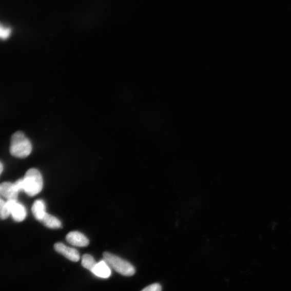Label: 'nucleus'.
<instances>
[{"mask_svg": "<svg viewBox=\"0 0 291 291\" xmlns=\"http://www.w3.org/2000/svg\"><path fill=\"white\" fill-rule=\"evenodd\" d=\"M32 148L29 139L23 132L17 131L11 138L9 150L13 157L26 158L31 153Z\"/></svg>", "mask_w": 291, "mask_h": 291, "instance_id": "nucleus-1", "label": "nucleus"}, {"mask_svg": "<svg viewBox=\"0 0 291 291\" xmlns=\"http://www.w3.org/2000/svg\"><path fill=\"white\" fill-rule=\"evenodd\" d=\"M24 179V191L30 197L37 195L42 190L43 178L41 172L36 168L29 169Z\"/></svg>", "mask_w": 291, "mask_h": 291, "instance_id": "nucleus-2", "label": "nucleus"}, {"mask_svg": "<svg viewBox=\"0 0 291 291\" xmlns=\"http://www.w3.org/2000/svg\"><path fill=\"white\" fill-rule=\"evenodd\" d=\"M103 258L104 260L111 268L123 276L130 277L133 276L135 273V267L130 263L120 257L105 252L103 254Z\"/></svg>", "mask_w": 291, "mask_h": 291, "instance_id": "nucleus-3", "label": "nucleus"}, {"mask_svg": "<svg viewBox=\"0 0 291 291\" xmlns=\"http://www.w3.org/2000/svg\"><path fill=\"white\" fill-rule=\"evenodd\" d=\"M10 214L13 220L17 222L24 221L27 217V210L23 204L17 201H7Z\"/></svg>", "mask_w": 291, "mask_h": 291, "instance_id": "nucleus-4", "label": "nucleus"}, {"mask_svg": "<svg viewBox=\"0 0 291 291\" xmlns=\"http://www.w3.org/2000/svg\"><path fill=\"white\" fill-rule=\"evenodd\" d=\"M55 250L59 254L68 259L69 260L77 262L80 260V255L76 250L69 247L62 243H56L54 245Z\"/></svg>", "mask_w": 291, "mask_h": 291, "instance_id": "nucleus-5", "label": "nucleus"}, {"mask_svg": "<svg viewBox=\"0 0 291 291\" xmlns=\"http://www.w3.org/2000/svg\"><path fill=\"white\" fill-rule=\"evenodd\" d=\"M18 193L13 183L5 182L0 184V196L7 201H17Z\"/></svg>", "mask_w": 291, "mask_h": 291, "instance_id": "nucleus-6", "label": "nucleus"}, {"mask_svg": "<svg viewBox=\"0 0 291 291\" xmlns=\"http://www.w3.org/2000/svg\"><path fill=\"white\" fill-rule=\"evenodd\" d=\"M67 241L74 246L85 247L89 244V240L84 235L79 231H71L66 236Z\"/></svg>", "mask_w": 291, "mask_h": 291, "instance_id": "nucleus-7", "label": "nucleus"}, {"mask_svg": "<svg viewBox=\"0 0 291 291\" xmlns=\"http://www.w3.org/2000/svg\"><path fill=\"white\" fill-rule=\"evenodd\" d=\"M92 274L101 278H109L111 276V268L103 260L97 263Z\"/></svg>", "mask_w": 291, "mask_h": 291, "instance_id": "nucleus-8", "label": "nucleus"}, {"mask_svg": "<svg viewBox=\"0 0 291 291\" xmlns=\"http://www.w3.org/2000/svg\"><path fill=\"white\" fill-rule=\"evenodd\" d=\"M46 206L44 201L38 200L34 202L32 207V212L35 218L41 221L46 214Z\"/></svg>", "mask_w": 291, "mask_h": 291, "instance_id": "nucleus-9", "label": "nucleus"}, {"mask_svg": "<svg viewBox=\"0 0 291 291\" xmlns=\"http://www.w3.org/2000/svg\"><path fill=\"white\" fill-rule=\"evenodd\" d=\"M40 222L50 229H59L62 227L61 222L56 217L48 213H46Z\"/></svg>", "mask_w": 291, "mask_h": 291, "instance_id": "nucleus-10", "label": "nucleus"}, {"mask_svg": "<svg viewBox=\"0 0 291 291\" xmlns=\"http://www.w3.org/2000/svg\"><path fill=\"white\" fill-rule=\"evenodd\" d=\"M96 264L94 258L91 255L85 254L83 256L82 258V266L92 273Z\"/></svg>", "mask_w": 291, "mask_h": 291, "instance_id": "nucleus-11", "label": "nucleus"}, {"mask_svg": "<svg viewBox=\"0 0 291 291\" xmlns=\"http://www.w3.org/2000/svg\"><path fill=\"white\" fill-rule=\"evenodd\" d=\"M13 33L12 28L0 23V40L6 41L9 39Z\"/></svg>", "mask_w": 291, "mask_h": 291, "instance_id": "nucleus-12", "label": "nucleus"}, {"mask_svg": "<svg viewBox=\"0 0 291 291\" xmlns=\"http://www.w3.org/2000/svg\"><path fill=\"white\" fill-rule=\"evenodd\" d=\"M10 215L7 202L0 198V219H7Z\"/></svg>", "mask_w": 291, "mask_h": 291, "instance_id": "nucleus-13", "label": "nucleus"}, {"mask_svg": "<svg viewBox=\"0 0 291 291\" xmlns=\"http://www.w3.org/2000/svg\"><path fill=\"white\" fill-rule=\"evenodd\" d=\"M141 291H162V287L158 283L150 285Z\"/></svg>", "mask_w": 291, "mask_h": 291, "instance_id": "nucleus-14", "label": "nucleus"}, {"mask_svg": "<svg viewBox=\"0 0 291 291\" xmlns=\"http://www.w3.org/2000/svg\"><path fill=\"white\" fill-rule=\"evenodd\" d=\"M15 188L20 192L21 191H24V179H20L14 183Z\"/></svg>", "mask_w": 291, "mask_h": 291, "instance_id": "nucleus-15", "label": "nucleus"}, {"mask_svg": "<svg viewBox=\"0 0 291 291\" xmlns=\"http://www.w3.org/2000/svg\"><path fill=\"white\" fill-rule=\"evenodd\" d=\"M4 170V166L3 164H2V162L0 161V175L2 174L3 171Z\"/></svg>", "mask_w": 291, "mask_h": 291, "instance_id": "nucleus-16", "label": "nucleus"}]
</instances>
